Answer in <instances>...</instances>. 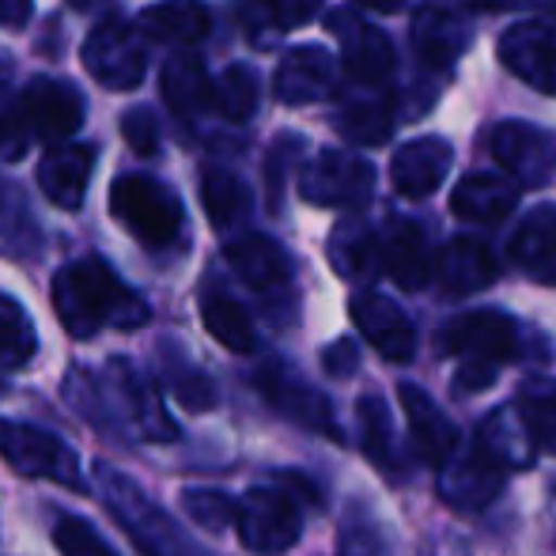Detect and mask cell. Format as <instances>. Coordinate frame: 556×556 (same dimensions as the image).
Returning a JSON list of instances; mask_svg holds the SVG:
<instances>
[{
  "mask_svg": "<svg viewBox=\"0 0 556 556\" xmlns=\"http://www.w3.org/2000/svg\"><path fill=\"white\" fill-rule=\"evenodd\" d=\"M65 402L99 432L129 443H175L178 425L160 387L129 359H106L103 371L73 367L65 375Z\"/></svg>",
  "mask_w": 556,
  "mask_h": 556,
  "instance_id": "1",
  "label": "cell"
},
{
  "mask_svg": "<svg viewBox=\"0 0 556 556\" xmlns=\"http://www.w3.org/2000/svg\"><path fill=\"white\" fill-rule=\"evenodd\" d=\"M50 300L61 326L76 341H88L99 330H137L152 318V307L125 285L103 257H80L58 269Z\"/></svg>",
  "mask_w": 556,
  "mask_h": 556,
  "instance_id": "2",
  "label": "cell"
},
{
  "mask_svg": "<svg viewBox=\"0 0 556 556\" xmlns=\"http://www.w3.org/2000/svg\"><path fill=\"white\" fill-rule=\"evenodd\" d=\"M91 473H96V492L103 496L106 511L122 522V530L144 556H208L175 527V519L132 477H125L106 462H96Z\"/></svg>",
  "mask_w": 556,
  "mask_h": 556,
  "instance_id": "3",
  "label": "cell"
},
{
  "mask_svg": "<svg viewBox=\"0 0 556 556\" xmlns=\"http://www.w3.org/2000/svg\"><path fill=\"white\" fill-rule=\"evenodd\" d=\"M443 352L462 356V367L454 375L458 394H481L496 382L500 367L519 356V326L504 311H469L454 318L443 330Z\"/></svg>",
  "mask_w": 556,
  "mask_h": 556,
  "instance_id": "4",
  "label": "cell"
},
{
  "mask_svg": "<svg viewBox=\"0 0 556 556\" xmlns=\"http://www.w3.org/2000/svg\"><path fill=\"white\" fill-rule=\"evenodd\" d=\"M111 216L144 247L160 250L182 235V201L152 175H122L111 186Z\"/></svg>",
  "mask_w": 556,
  "mask_h": 556,
  "instance_id": "5",
  "label": "cell"
},
{
  "mask_svg": "<svg viewBox=\"0 0 556 556\" xmlns=\"http://www.w3.org/2000/svg\"><path fill=\"white\" fill-rule=\"evenodd\" d=\"M0 458L15 469L20 477H35V481H53L68 492H88V477L76 458V451L53 432H42L35 425H20V420L0 417Z\"/></svg>",
  "mask_w": 556,
  "mask_h": 556,
  "instance_id": "6",
  "label": "cell"
},
{
  "mask_svg": "<svg viewBox=\"0 0 556 556\" xmlns=\"http://www.w3.org/2000/svg\"><path fill=\"white\" fill-rule=\"evenodd\" d=\"M239 542L254 556H285L303 534L300 500L288 484H257L239 500Z\"/></svg>",
  "mask_w": 556,
  "mask_h": 556,
  "instance_id": "7",
  "label": "cell"
},
{
  "mask_svg": "<svg viewBox=\"0 0 556 556\" xmlns=\"http://www.w3.org/2000/svg\"><path fill=\"white\" fill-rule=\"evenodd\" d=\"M84 65L96 76V84L111 91H132L144 84L148 73V50H144V30L132 23L111 20L96 23V30L84 42Z\"/></svg>",
  "mask_w": 556,
  "mask_h": 556,
  "instance_id": "8",
  "label": "cell"
},
{
  "mask_svg": "<svg viewBox=\"0 0 556 556\" xmlns=\"http://www.w3.org/2000/svg\"><path fill=\"white\" fill-rule=\"evenodd\" d=\"M371 190H375L371 163L349 152H333V148L318 152L300 175L303 201L318 208H356L371 198Z\"/></svg>",
  "mask_w": 556,
  "mask_h": 556,
  "instance_id": "9",
  "label": "cell"
},
{
  "mask_svg": "<svg viewBox=\"0 0 556 556\" xmlns=\"http://www.w3.org/2000/svg\"><path fill=\"white\" fill-rule=\"evenodd\" d=\"M254 387H257V394H262L280 417L292 420V425L307 428V432L333 435V440L341 435V428H337V420H333L330 397H326L323 390L311 387L300 371L280 364V359H269L265 367H257Z\"/></svg>",
  "mask_w": 556,
  "mask_h": 556,
  "instance_id": "10",
  "label": "cell"
},
{
  "mask_svg": "<svg viewBox=\"0 0 556 556\" xmlns=\"http://www.w3.org/2000/svg\"><path fill=\"white\" fill-rule=\"evenodd\" d=\"M489 148L496 163L522 186L538 190L556 175V132L530 122H504L492 129Z\"/></svg>",
  "mask_w": 556,
  "mask_h": 556,
  "instance_id": "11",
  "label": "cell"
},
{
  "mask_svg": "<svg viewBox=\"0 0 556 556\" xmlns=\"http://www.w3.org/2000/svg\"><path fill=\"white\" fill-rule=\"evenodd\" d=\"M500 61L511 76L556 99V20L538 15L500 35Z\"/></svg>",
  "mask_w": 556,
  "mask_h": 556,
  "instance_id": "12",
  "label": "cell"
},
{
  "mask_svg": "<svg viewBox=\"0 0 556 556\" xmlns=\"http://www.w3.org/2000/svg\"><path fill=\"white\" fill-rule=\"evenodd\" d=\"M504 473L507 469L473 443L440 466V496L458 511H481L504 492Z\"/></svg>",
  "mask_w": 556,
  "mask_h": 556,
  "instance_id": "13",
  "label": "cell"
},
{
  "mask_svg": "<svg viewBox=\"0 0 556 556\" xmlns=\"http://www.w3.org/2000/svg\"><path fill=\"white\" fill-rule=\"evenodd\" d=\"M349 315L356 323V330L364 333V341H371V349L390 364H405L417 352V330H413L409 315L397 307L394 300L379 292H356L349 303Z\"/></svg>",
  "mask_w": 556,
  "mask_h": 556,
  "instance_id": "14",
  "label": "cell"
},
{
  "mask_svg": "<svg viewBox=\"0 0 556 556\" xmlns=\"http://www.w3.org/2000/svg\"><path fill=\"white\" fill-rule=\"evenodd\" d=\"M23 106H27L35 137L50 140V144L68 140L84 125L80 96H76L73 84L58 80V76H35L27 84V91H23Z\"/></svg>",
  "mask_w": 556,
  "mask_h": 556,
  "instance_id": "15",
  "label": "cell"
},
{
  "mask_svg": "<svg viewBox=\"0 0 556 556\" xmlns=\"http://www.w3.org/2000/svg\"><path fill=\"white\" fill-rule=\"evenodd\" d=\"M337 84V61L323 46H295L280 58L273 91L285 106H307L318 103L333 91Z\"/></svg>",
  "mask_w": 556,
  "mask_h": 556,
  "instance_id": "16",
  "label": "cell"
},
{
  "mask_svg": "<svg viewBox=\"0 0 556 556\" xmlns=\"http://www.w3.org/2000/svg\"><path fill=\"white\" fill-rule=\"evenodd\" d=\"M91 170H96V144H50L38 160V186L65 213H76L88 198Z\"/></svg>",
  "mask_w": 556,
  "mask_h": 556,
  "instance_id": "17",
  "label": "cell"
},
{
  "mask_svg": "<svg viewBox=\"0 0 556 556\" xmlns=\"http://www.w3.org/2000/svg\"><path fill=\"white\" fill-rule=\"evenodd\" d=\"M330 27L341 35V65L349 68L352 80L382 84L394 73V46L379 27L356 20V15H333Z\"/></svg>",
  "mask_w": 556,
  "mask_h": 556,
  "instance_id": "18",
  "label": "cell"
},
{
  "mask_svg": "<svg viewBox=\"0 0 556 556\" xmlns=\"http://www.w3.org/2000/svg\"><path fill=\"white\" fill-rule=\"evenodd\" d=\"M397 397H402V413H405V425H409L413 443H417V451L432 466H443L451 454L462 451V432L454 428V420L446 417L440 405L432 402V394H425L413 382H402Z\"/></svg>",
  "mask_w": 556,
  "mask_h": 556,
  "instance_id": "19",
  "label": "cell"
},
{
  "mask_svg": "<svg viewBox=\"0 0 556 556\" xmlns=\"http://www.w3.org/2000/svg\"><path fill=\"white\" fill-rule=\"evenodd\" d=\"M451 144L440 137H420L402 144V152L390 160V178L394 190L409 201L432 198L443 186V178L451 175Z\"/></svg>",
  "mask_w": 556,
  "mask_h": 556,
  "instance_id": "20",
  "label": "cell"
},
{
  "mask_svg": "<svg viewBox=\"0 0 556 556\" xmlns=\"http://www.w3.org/2000/svg\"><path fill=\"white\" fill-rule=\"evenodd\" d=\"M227 265L239 273L242 285H250L262 295H277L292 285V262L288 254L265 235H239L224 250Z\"/></svg>",
  "mask_w": 556,
  "mask_h": 556,
  "instance_id": "21",
  "label": "cell"
},
{
  "mask_svg": "<svg viewBox=\"0 0 556 556\" xmlns=\"http://www.w3.org/2000/svg\"><path fill=\"white\" fill-rule=\"evenodd\" d=\"M413 50L425 68H451L458 53L469 46V27L458 12L443 4H425L409 23Z\"/></svg>",
  "mask_w": 556,
  "mask_h": 556,
  "instance_id": "22",
  "label": "cell"
},
{
  "mask_svg": "<svg viewBox=\"0 0 556 556\" xmlns=\"http://www.w3.org/2000/svg\"><path fill=\"white\" fill-rule=\"evenodd\" d=\"M500 277L496 257L477 239H451L435 257V280L446 295H473L484 292Z\"/></svg>",
  "mask_w": 556,
  "mask_h": 556,
  "instance_id": "23",
  "label": "cell"
},
{
  "mask_svg": "<svg viewBox=\"0 0 556 556\" xmlns=\"http://www.w3.org/2000/svg\"><path fill=\"white\" fill-rule=\"evenodd\" d=\"M519 205V182L504 175H466L451 193V208L458 220H469V224H500L515 213Z\"/></svg>",
  "mask_w": 556,
  "mask_h": 556,
  "instance_id": "24",
  "label": "cell"
},
{
  "mask_svg": "<svg viewBox=\"0 0 556 556\" xmlns=\"http://www.w3.org/2000/svg\"><path fill=\"white\" fill-rule=\"evenodd\" d=\"M379 262L382 273L394 280L405 292H417V288L428 285V250H425V235H420L417 224L409 220H390L387 231L379 235Z\"/></svg>",
  "mask_w": 556,
  "mask_h": 556,
  "instance_id": "25",
  "label": "cell"
},
{
  "mask_svg": "<svg viewBox=\"0 0 556 556\" xmlns=\"http://www.w3.org/2000/svg\"><path fill=\"white\" fill-rule=\"evenodd\" d=\"M511 262L538 285H556V208L538 205L511 235Z\"/></svg>",
  "mask_w": 556,
  "mask_h": 556,
  "instance_id": "26",
  "label": "cell"
},
{
  "mask_svg": "<svg viewBox=\"0 0 556 556\" xmlns=\"http://www.w3.org/2000/svg\"><path fill=\"white\" fill-rule=\"evenodd\" d=\"M477 446L484 454H492L504 469H527L538 454L534 432H530L522 409H515V405H504V409H496L484 420L481 432H477Z\"/></svg>",
  "mask_w": 556,
  "mask_h": 556,
  "instance_id": "27",
  "label": "cell"
},
{
  "mask_svg": "<svg viewBox=\"0 0 556 556\" xmlns=\"http://www.w3.org/2000/svg\"><path fill=\"white\" fill-rule=\"evenodd\" d=\"M137 27L155 42H178L193 46L208 35L213 15H208L205 0H160V4L144 8Z\"/></svg>",
  "mask_w": 556,
  "mask_h": 556,
  "instance_id": "28",
  "label": "cell"
},
{
  "mask_svg": "<svg viewBox=\"0 0 556 556\" xmlns=\"http://www.w3.org/2000/svg\"><path fill=\"white\" fill-rule=\"evenodd\" d=\"M163 99L175 114L193 117L205 106H216V84L208 80L205 65L193 53H178L163 68Z\"/></svg>",
  "mask_w": 556,
  "mask_h": 556,
  "instance_id": "29",
  "label": "cell"
},
{
  "mask_svg": "<svg viewBox=\"0 0 556 556\" xmlns=\"http://www.w3.org/2000/svg\"><path fill=\"white\" fill-rule=\"evenodd\" d=\"M160 379H163V387L175 394V402L190 413H208L216 402H220V390H216V382L208 379V371H201L198 364H190V359L182 356V349L163 344Z\"/></svg>",
  "mask_w": 556,
  "mask_h": 556,
  "instance_id": "30",
  "label": "cell"
},
{
  "mask_svg": "<svg viewBox=\"0 0 556 556\" xmlns=\"http://www.w3.org/2000/svg\"><path fill=\"white\" fill-rule=\"evenodd\" d=\"M201 323H205V330L213 333L227 352L250 356V352L257 349L254 323H250V315L231 300V295H220V292L201 295Z\"/></svg>",
  "mask_w": 556,
  "mask_h": 556,
  "instance_id": "31",
  "label": "cell"
},
{
  "mask_svg": "<svg viewBox=\"0 0 556 556\" xmlns=\"http://www.w3.org/2000/svg\"><path fill=\"white\" fill-rule=\"evenodd\" d=\"M201 205L216 231H231L247 220L250 213V190L224 167H208L201 175Z\"/></svg>",
  "mask_w": 556,
  "mask_h": 556,
  "instance_id": "32",
  "label": "cell"
},
{
  "mask_svg": "<svg viewBox=\"0 0 556 556\" xmlns=\"http://www.w3.org/2000/svg\"><path fill=\"white\" fill-rule=\"evenodd\" d=\"M330 262L341 277L349 280H364L371 273L382 269L379 262V235H371L367 227L359 224H344L333 231L330 239Z\"/></svg>",
  "mask_w": 556,
  "mask_h": 556,
  "instance_id": "33",
  "label": "cell"
},
{
  "mask_svg": "<svg viewBox=\"0 0 556 556\" xmlns=\"http://www.w3.org/2000/svg\"><path fill=\"white\" fill-rule=\"evenodd\" d=\"M38 352V333L30 315L12 300V295L0 292V367L8 371H20L35 359Z\"/></svg>",
  "mask_w": 556,
  "mask_h": 556,
  "instance_id": "34",
  "label": "cell"
},
{
  "mask_svg": "<svg viewBox=\"0 0 556 556\" xmlns=\"http://www.w3.org/2000/svg\"><path fill=\"white\" fill-rule=\"evenodd\" d=\"M356 420H359V443H364L367 458L379 469H394V420L387 413V402L375 394L359 397Z\"/></svg>",
  "mask_w": 556,
  "mask_h": 556,
  "instance_id": "35",
  "label": "cell"
},
{
  "mask_svg": "<svg viewBox=\"0 0 556 556\" xmlns=\"http://www.w3.org/2000/svg\"><path fill=\"white\" fill-rule=\"evenodd\" d=\"M519 409H522V417H527L538 446L556 454V382L530 379L527 387L519 390Z\"/></svg>",
  "mask_w": 556,
  "mask_h": 556,
  "instance_id": "36",
  "label": "cell"
},
{
  "mask_svg": "<svg viewBox=\"0 0 556 556\" xmlns=\"http://www.w3.org/2000/svg\"><path fill=\"white\" fill-rule=\"evenodd\" d=\"M30 117L23 106V96H15V88L8 80H0V155L4 160H23L30 148Z\"/></svg>",
  "mask_w": 556,
  "mask_h": 556,
  "instance_id": "37",
  "label": "cell"
},
{
  "mask_svg": "<svg viewBox=\"0 0 556 556\" xmlns=\"http://www.w3.org/2000/svg\"><path fill=\"white\" fill-rule=\"evenodd\" d=\"M216 111L227 122H247L257 111V76L247 65H231L216 80Z\"/></svg>",
  "mask_w": 556,
  "mask_h": 556,
  "instance_id": "38",
  "label": "cell"
},
{
  "mask_svg": "<svg viewBox=\"0 0 556 556\" xmlns=\"http://www.w3.org/2000/svg\"><path fill=\"white\" fill-rule=\"evenodd\" d=\"M182 511L190 515L201 530H208V534H224V530L235 527V519H239V504H235L227 492H216V489H186Z\"/></svg>",
  "mask_w": 556,
  "mask_h": 556,
  "instance_id": "39",
  "label": "cell"
},
{
  "mask_svg": "<svg viewBox=\"0 0 556 556\" xmlns=\"http://www.w3.org/2000/svg\"><path fill=\"white\" fill-rule=\"evenodd\" d=\"M50 538L61 556H117L106 545V538L88 519H80V515H58Z\"/></svg>",
  "mask_w": 556,
  "mask_h": 556,
  "instance_id": "40",
  "label": "cell"
},
{
  "mask_svg": "<svg viewBox=\"0 0 556 556\" xmlns=\"http://www.w3.org/2000/svg\"><path fill=\"white\" fill-rule=\"evenodd\" d=\"M341 132L352 144L375 148L390 137V111L382 103H356L341 114Z\"/></svg>",
  "mask_w": 556,
  "mask_h": 556,
  "instance_id": "41",
  "label": "cell"
},
{
  "mask_svg": "<svg viewBox=\"0 0 556 556\" xmlns=\"http://www.w3.org/2000/svg\"><path fill=\"white\" fill-rule=\"evenodd\" d=\"M337 556H387L379 527H375V519L364 511V507H352V511L344 515Z\"/></svg>",
  "mask_w": 556,
  "mask_h": 556,
  "instance_id": "42",
  "label": "cell"
},
{
  "mask_svg": "<svg viewBox=\"0 0 556 556\" xmlns=\"http://www.w3.org/2000/svg\"><path fill=\"white\" fill-rule=\"evenodd\" d=\"M122 137L137 155H155V152H160V122H155V114L144 111V106H137V111H125Z\"/></svg>",
  "mask_w": 556,
  "mask_h": 556,
  "instance_id": "43",
  "label": "cell"
},
{
  "mask_svg": "<svg viewBox=\"0 0 556 556\" xmlns=\"http://www.w3.org/2000/svg\"><path fill=\"white\" fill-rule=\"evenodd\" d=\"M323 367H326V375H333V379H349V375H356V367H359L356 341H349V337L333 341L330 349L323 352Z\"/></svg>",
  "mask_w": 556,
  "mask_h": 556,
  "instance_id": "44",
  "label": "cell"
},
{
  "mask_svg": "<svg viewBox=\"0 0 556 556\" xmlns=\"http://www.w3.org/2000/svg\"><path fill=\"white\" fill-rule=\"evenodd\" d=\"M262 4L273 8L280 23H303L315 12V0H262Z\"/></svg>",
  "mask_w": 556,
  "mask_h": 556,
  "instance_id": "45",
  "label": "cell"
},
{
  "mask_svg": "<svg viewBox=\"0 0 556 556\" xmlns=\"http://www.w3.org/2000/svg\"><path fill=\"white\" fill-rule=\"evenodd\" d=\"M30 20V0H0V27H23Z\"/></svg>",
  "mask_w": 556,
  "mask_h": 556,
  "instance_id": "46",
  "label": "cell"
},
{
  "mask_svg": "<svg viewBox=\"0 0 556 556\" xmlns=\"http://www.w3.org/2000/svg\"><path fill=\"white\" fill-rule=\"evenodd\" d=\"M432 556H469V549L462 542H454V538H440V542H435V549H432Z\"/></svg>",
  "mask_w": 556,
  "mask_h": 556,
  "instance_id": "47",
  "label": "cell"
},
{
  "mask_svg": "<svg viewBox=\"0 0 556 556\" xmlns=\"http://www.w3.org/2000/svg\"><path fill=\"white\" fill-rule=\"evenodd\" d=\"M469 4L481 8V12H489V8H492V12H500V8H515L519 0H469Z\"/></svg>",
  "mask_w": 556,
  "mask_h": 556,
  "instance_id": "48",
  "label": "cell"
},
{
  "mask_svg": "<svg viewBox=\"0 0 556 556\" xmlns=\"http://www.w3.org/2000/svg\"><path fill=\"white\" fill-rule=\"evenodd\" d=\"M359 8H375V12H394L402 0H356Z\"/></svg>",
  "mask_w": 556,
  "mask_h": 556,
  "instance_id": "49",
  "label": "cell"
},
{
  "mask_svg": "<svg viewBox=\"0 0 556 556\" xmlns=\"http://www.w3.org/2000/svg\"><path fill=\"white\" fill-rule=\"evenodd\" d=\"M68 8H76V12H99V8L106 4V0H65Z\"/></svg>",
  "mask_w": 556,
  "mask_h": 556,
  "instance_id": "50",
  "label": "cell"
},
{
  "mask_svg": "<svg viewBox=\"0 0 556 556\" xmlns=\"http://www.w3.org/2000/svg\"><path fill=\"white\" fill-rule=\"evenodd\" d=\"M4 390H8V387H4V379H0V394H4Z\"/></svg>",
  "mask_w": 556,
  "mask_h": 556,
  "instance_id": "51",
  "label": "cell"
}]
</instances>
